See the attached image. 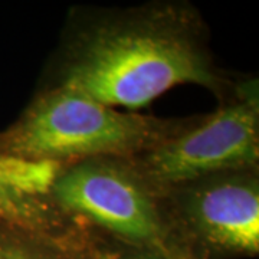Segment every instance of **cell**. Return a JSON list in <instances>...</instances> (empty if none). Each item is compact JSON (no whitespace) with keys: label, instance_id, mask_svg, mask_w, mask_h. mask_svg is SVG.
I'll return each instance as SVG.
<instances>
[{"label":"cell","instance_id":"obj_1","mask_svg":"<svg viewBox=\"0 0 259 259\" xmlns=\"http://www.w3.org/2000/svg\"><path fill=\"white\" fill-rule=\"evenodd\" d=\"M236 82L214 62L197 9L156 2L72 19L47 85L134 111L179 85L203 87L222 100Z\"/></svg>","mask_w":259,"mask_h":259},{"label":"cell","instance_id":"obj_2","mask_svg":"<svg viewBox=\"0 0 259 259\" xmlns=\"http://www.w3.org/2000/svg\"><path fill=\"white\" fill-rule=\"evenodd\" d=\"M182 121L118 111L71 88L47 85L18 120L0 133V151L62 164L130 158L168 137Z\"/></svg>","mask_w":259,"mask_h":259},{"label":"cell","instance_id":"obj_3","mask_svg":"<svg viewBox=\"0 0 259 259\" xmlns=\"http://www.w3.org/2000/svg\"><path fill=\"white\" fill-rule=\"evenodd\" d=\"M51 199L66 219L134 249L173 259L182 252L166 194L146 182L128 158L65 164Z\"/></svg>","mask_w":259,"mask_h":259},{"label":"cell","instance_id":"obj_4","mask_svg":"<svg viewBox=\"0 0 259 259\" xmlns=\"http://www.w3.org/2000/svg\"><path fill=\"white\" fill-rule=\"evenodd\" d=\"M210 114L190 117L156 146L130 157L160 192L225 171L258 168V79H238Z\"/></svg>","mask_w":259,"mask_h":259},{"label":"cell","instance_id":"obj_5","mask_svg":"<svg viewBox=\"0 0 259 259\" xmlns=\"http://www.w3.org/2000/svg\"><path fill=\"white\" fill-rule=\"evenodd\" d=\"M164 194L183 250L258 253L259 168L218 173Z\"/></svg>","mask_w":259,"mask_h":259},{"label":"cell","instance_id":"obj_6","mask_svg":"<svg viewBox=\"0 0 259 259\" xmlns=\"http://www.w3.org/2000/svg\"><path fill=\"white\" fill-rule=\"evenodd\" d=\"M64 166L0 151V223L48 236L66 231L71 221L61 214L51 199L52 185Z\"/></svg>","mask_w":259,"mask_h":259},{"label":"cell","instance_id":"obj_7","mask_svg":"<svg viewBox=\"0 0 259 259\" xmlns=\"http://www.w3.org/2000/svg\"><path fill=\"white\" fill-rule=\"evenodd\" d=\"M36 235L0 223V259H40Z\"/></svg>","mask_w":259,"mask_h":259},{"label":"cell","instance_id":"obj_8","mask_svg":"<svg viewBox=\"0 0 259 259\" xmlns=\"http://www.w3.org/2000/svg\"><path fill=\"white\" fill-rule=\"evenodd\" d=\"M120 259H166L160 255H156V253H151V252H146V250H140L136 249V252L130 253V255H124L121 256Z\"/></svg>","mask_w":259,"mask_h":259}]
</instances>
